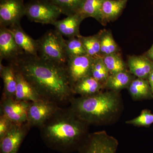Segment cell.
I'll list each match as a JSON object with an SVG mask.
<instances>
[{"instance_id": "6da1fadb", "label": "cell", "mask_w": 153, "mask_h": 153, "mask_svg": "<svg viewBox=\"0 0 153 153\" xmlns=\"http://www.w3.org/2000/svg\"><path fill=\"white\" fill-rule=\"evenodd\" d=\"M9 64L24 76L42 99L60 105L70 103L74 98L66 65L25 53Z\"/></svg>"}, {"instance_id": "7a4b0ae2", "label": "cell", "mask_w": 153, "mask_h": 153, "mask_svg": "<svg viewBox=\"0 0 153 153\" xmlns=\"http://www.w3.org/2000/svg\"><path fill=\"white\" fill-rule=\"evenodd\" d=\"M89 125L69 107H60L40 127L42 140L48 147L61 153L78 151L87 139Z\"/></svg>"}, {"instance_id": "3957f363", "label": "cell", "mask_w": 153, "mask_h": 153, "mask_svg": "<svg viewBox=\"0 0 153 153\" xmlns=\"http://www.w3.org/2000/svg\"><path fill=\"white\" fill-rule=\"evenodd\" d=\"M122 105L119 91L108 90L89 96L73 98L69 108L89 125H102L117 119L121 112Z\"/></svg>"}, {"instance_id": "277c9868", "label": "cell", "mask_w": 153, "mask_h": 153, "mask_svg": "<svg viewBox=\"0 0 153 153\" xmlns=\"http://www.w3.org/2000/svg\"><path fill=\"white\" fill-rule=\"evenodd\" d=\"M65 39L56 30H50L37 40L38 55L42 59L61 65L68 60Z\"/></svg>"}, {"instance_id": "5b68a950", "label": "cell", "mask_w": 153, "mask_h": 153, "mask_svg": "<svg viewBox=\"0 0 153 153\" xmlns=\"http://www.w3.org/2000/svg\"><path fill=\"white\" fill-rule=\"evenodd\" d=\"M61 14L60 9L49 0H31L25 4V16L36 23L52 25Z\"/></svg>"}, {"instance_id": "8992f818", "label": "cell", "mask_w": 153, "mask_h": 153, "mask_svg": "<svg viewBox=\"0 0 153 153\" xmlns=\"http://www.w3.org/2000/svg\"><path fill=\"white\" fill-rule=\"evenodd\" d=\"M118 140L103 131L89 134L78 153H116Z\"/></svg>"}, {"instance_id": "52a82bcc", "label": "cell", "mask_w": 153, "mask_h": 153, "mask_svg": "<svg viewBox=\"0 0 153 153\" xmlns=\"http://www.w3.org/2000/svg\"><path fill=\"white\" fill-rule=\"evenodd\" d=\"M60 107L57 103L45 100L30 102L27 114V123L30 128L33 127L39 128Z\"/></svg>"}, {"instance_id": "ba28073f", "label": "cell", "mask_w": 153, "mask_h": 153, "mask_svg": "<svg viewBox=\"0 0 153 153\" xmlns=\"http://www.w3.org/2000/svg\"><path fill=\"white\" fill-rule=\"evenodd\" d=\"M25 16L24 0L0 1V26L7 27L20 24Z\"/></svg>"}, {"instance_id": "9c48e42d", "label": "cell", "mask_w": 153, "mask_h": 153, "mask_svg": "<svg viewBox=\"0 0 153 153\" xmlns=\"http://www.w3.org/2000/svg\"><path fill=\"white\" fill-rule=\"evenodd\" d=\"M94 57L88 55L69 58L66 64V71L71 87L88 76H91Z\"/></svg>"}, {"instance_id": "30bf717a", "label": "cell", "mask_w": 153, "mask_h": 153, "mask_svg": "<svg viewBox=\"0 0 153 153\" xmlns=\"http://www.w3.org/2000/svg\"><path fill=\"white\" fill-rule=\"evenodd\" d=\"M30 128L28 123H13L10 130L0 140V153H18Z\"/></svg>"}, {"instance_id": "8fae6325", "label": "cell", "mask_w": 153, "mask_h": 153, "mask_svg": "<svg viewBox=\"0 0 153 153\" xmlns=\"http://www.w3.org/2000/svg\"><path fill=\"white\" fill-rule=\"evenodd\" d=\"M30 102L15 99L1 97V113L5 115L12 122L18 124L27 123L28 110Z\"/></svg>"}, {"instance_id": "7c38bea8", "label": "cell", "mask_w": 153, "mask_h": 153, "mask_svg": "<svg viewBox=\"0 0 153 153\" xmlns=\"http://www.w3.org/2000/svg\"><path fill=\"white\" fill-rule=\"evenodd\" d=\"M25 52L19 47L9 28H0V60L4 59L9 63Z\"/></svg>"}, {"instance_id": "4fadbf2b", "label": "cell", "mask_w": 153, "mask_h": 153, "mask_svg": "<svg viewBox=\"0 0 153 153\" xmlns=\"http://www.w3.org/2000/svg\"><path fill=\"white\" fill-rule=\"evenodd\" d=\"M83 18L79 14H72L61 20H57L52 25L55 30L63 36L68 38L79 37L81 36L79 33V27Z\"/></svg>"}, {"instance_id": "5bb4252c", "label": "cell", "mask_w": 153, "mask_h": 153, "mask_svg": "<svg viewBox=\"0 0 153 153\" xmlns=\"http://www.w3.org/2000/svg\"><path fill=\"white\" fill-rule=\"evenodd\" d=\"M130 72L138 78L148 79L153 71V62L145 55H132L128 57Z\"/></svg>"}, {"instance_id": "9a60e30c", "label": "cell", "mask_w": 153, "mask_h": 153, "mask_svg": "<svg viewBox=\"0 0 153 153\" xmlns=\"http://www.w3.org/2000/svg\"><path fill=\"white\" fill-rule=\"evenodd\" d=\"M13 36L19 47L27 55L38 56V43L25 33L20 24L13 25L8 28Z\"/></svg>"}, {"instance_id": "2e32d148", "label": "cell", "mask_w": 153, "mask_h": 153, "mask_svg": "<svg viewBox=\"0 0 153 153\" xmlns=\"http://www.w3.org/2000/svg\"><path fill=\"white\" fill-rule=\"evenodd\" d=\"M15 71L17 80L15 99L18 101L29 102L42 100L35 88L25 79L24 76L19 71L16 70Z\"/></svg>"}, {"instance_id": "e0dca14e", "label": "cell", "mask_w": 153, "mask_h": 153, "mask_svg": "<svg viewBox=\"0 0 153 153\" xmlns=\"http://www.w3.org/2000/svg\"><path fill=\"white\" fill-rule=\"evenodd\" d=\"M128 1L104 0L101 10L100 24L104 26L107 23L115 21L121 14Z\"/></svg>"}, {"instance_id": "ac0fdd59", "label": "cell", "mask_w": 153, "mask_h": 153, "mask_svg": "<svg viewBox=\"0 0 153 153\" xmlns=\"http://www.w3.org/2000/svg\"><path fill=\"white\" fill-rule=\"evenodd\" d=\"M0 74L4 84L1 97L15 99L17 80L13 67L9 63L4 66L0 63Z\"/></svg>"}, {"instance_id": "d6986e66", "label": "cell", "mask_w": 153, "mask_h": 153, "mask_svg": "<svg viewBox=\"0 0 153 153\" xmlns=\"http://www.w3.org/2000/svg\"><path fill=\"white\" fill-rule=\"evenodd\" d=\"M105 88L104 85L92 76H89L75 83L72 87V91L74 94L85 97L100 93Z\"/></svg>"}, {"instance_id": "ffe728a7", "label": "cell", "mask_w": 153, "mask_h": 153, "mask_svg": "<svg viewBox=\"0 0 153 153\" xmlns=\"http://www.w3.org/2000/svg\"><path fill=\"white\" fill-rule=\"evenodd\" d=\"M129 93L134 100L153 98L150 85L148 79L143 78H134L128 88Z\"/></svg>"}, {"instance_id": "44dd1931", "label": "cell", "mask_w": 153, "mask_h": 153, "mask_svg": "<svg viewBox=\"0 0 153 153\" xmlns=\"http://www.w3.org/2000/svg\"><path fill=\"white\" fill-rule=\"evenodd\" d=\"M130 71H121L111 74L107 80L105 87L109 90L119 91L128 88L134 78Z\"/></svg>"}, {"instance_id": "7402d4cb", "label": "cell", "mask_w": 153, "mask_h": 153, "mask_svg": "<svg viewBox=\"0 0 153 153\" xmlns=\"http://www.w3.org/2000/svg\"><path fill=\"white\" fill-rule=\"evenodd\" d=\"M104 0H84L77 12L83 19L91 17L100 23L101 10Z\"/></svg>"}, {"instance_id": "603a6c76", "label": "cell", "mask_w": 153, "mask_h": 153, "mask_svg": "<svg viewBox=\"0 0 153 153\" xmlns=\"http://www.w3.org/2000/svg\"><path fill=\"white\" fill-rule=\"evenodd\" d=\"M100 56L119 53L120 49L113 37L111 31L104 29L100 31Z\"/></svg>"}, {"instance_id": "cb8c5ba5", "label": "cell", "mask_w": 153, "mask_h": 153, "mask_svg": "<svg viewBox=\"0 0 153 153\" xmlns=\"http://www.w3.org/2000/svg\"><path fill=\"white\" fill-rule=\"evenodd\" d=\"M102 57L109 71L110 75L127 70L126 65L120 53L105 55Z\"/></svg>"}, {"instance_id": "d4e9b609", "label": "cell", "mask_w": 153, "mask_h": 153, "mask_svg": "<svg viewBox=\"0 0 153 153\" xmlns=\"http://www.w3.org/2000/svg\"><path fill=\"white\" fill-rule=\"evenodd\" d=\"M109 75V71L104 64L102 57L99 56L94 57L91 76L105 86Z\"/></svg>"}, {"instance_id": "484cf974", "label": "cell", "mask_w": 153, "mask_h": 153, "mask_svg": "<svg viewBox=\"0 0 153 153\" xmlns=\"http://www.w3.org/2000/svg\"><path fill=\"white\" fill-rule=\"evenodd\" d=\"M100 33L89 36L79 37L88 55L92 57L100 56Z\"/></svg>"}, {"instance_id": "4316f807", "label": "cell", "mask_w": 153, "mask_h": 153, "mask_svg": "<svg viewBox=\"0 0 153 153\" xmlns=\"http://www.w3.org/2000/svg\"><path fill=\"white\" fill-rule=\"evenodd\" d=\"M60 9L62 14L68 16L76 13L84 0H49Z\"/></svg>"}, {"instance_id": "83f0119b", "label": "cell", "mask_w": 153, "mask_h": 153, "mask_svg": "<svg viewBox=\"0 0 153 153\" xmlns=\"http://www.w3.org/2000/svg\"><path fill=\"white\" fill-rule=\"evenodd\" d=\"M65 45L68 60L72 57L87 55L79 37L68 38L65 40Z\"/></svg>"}, {"instance_id": "f1b7e54d", "label": "cell", "mask_w": 153, "mask_h": 153, "mask_svg": "<svg viewBox=\"0 0 153 153\" xmlns=\"http://www.w3.org/2000/svg\"><path fill=\"white\" fill-rule=\"evenodd\" d=\"M126 123L135 126H150L153 123V114L149 110H143L138 116L127 121Z\"/></svg>"}, {"instance_id": "f546056e", "label": "cell", "mask_w": 153, "mask_h": 153, "mask_svg": "<svg viewBox=\"0 0 153 153\" xmlns=\"http://www.w3.org/2000/svg\"><path fill=\"white\" fill-rule=\"evenodd\" d=\"M12 121L5 115L1 113L0 115V140L2 139L10 130L13 124Z\"/></svg>"}, {"instance_id": "4dcf8cb0", "label": "cell", "mask_w": 153, "mask_h": 153, "mask_svg": "<svg viewBox=\"0 0 153 153\" xmlns=\"http://www.w3.org/2000/svg\"><path fill=\"white\" fill-rule=\"evenodd\" d=\"M145 55L153 62V44L150 49L146 52Z\"/></svg>"}, {"instance_id": "1f68e13d", "label": "cell", "mask_w": 153, "mask_h": 153, "mask_svg": "<svg viewBox=\"0 0 153 153\" xmlns=\"http://www.w3.org/2000/svg\"><path fill=\"white\" fill-rule=\"evenodd\" d=\"M148 80L149 81L150 85L151 90H152V93L153 95V71L150 74Z\"/></svg>"}]
</instances>
